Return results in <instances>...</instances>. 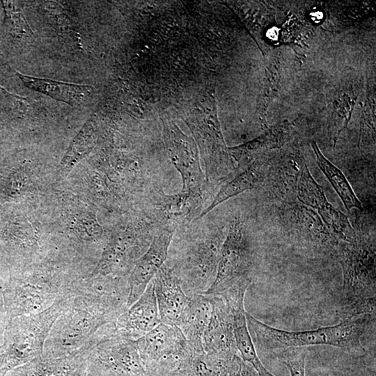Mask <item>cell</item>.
Masks as SVG:
<instances>
[{"mask_svg":"<svg viewBox=\"0 0 376 376\" xmlns=\"http://www.w3.org/2000/svg\"><path fill=\"white\" fill-rule=\"evenodd\" d=\"M214 311V295L195 294L187 301L177 326L196 352H204L202 340Z\"/></svg>","mask_w":376,"mask_h":376,"instance_id":"19","label":"cell"},{"mask_svg":"<svg viewBox=\"0 0 376 376\" xmlns=\"http://www.w3.org/2000/svg\"><path fill=\"white\" fill-rule=\"evenodd\" d=\"M130 215L104 237L100 260L90 275L129 276L150 246L159 230L140 211Z\"/></svg>","mask_w":376,"mask_h":376,"instance_id":"6","label":"cell"},{"mask_svg":"<svg viewBox=\"0 0 376 376\" xmlns=\"http://www.w3.org/2000/svg\"><path fill=\"white\" fill-rule=\"evenodd\" d=\"M152 281L161 322L177 326L187 301L179 277L164 263Z\"/></svg>","mask_w":376,"mask_h":376,"instance_id":"17","label":"cell"},{"mask_svg":"<svg viewBox=\"0 0 376 376\" xmlns=\"http://www.w3.org/2000/svg\"><path fill=\"white\" fill-rule=\"evenodd\" d=\"M227 224L217 223L212 210L176 229L165 263L179 277L187 296L205 293L213 283Z\"/></svg>","mask_w":376,"mask_h":376,"instance_id":"1","label":"cell"},{"mask_svg":"<svg viewBox=\"0 0 376 376\" xmlns=\"http://www.w3.org/2000/svg\"><path fill=\"white\" fill-rule=\"evenodd\" d=\"M175 232L170 229L157 231L147 251L136 260L129 276L130 294L127 308L142 295L148 284L167 260Z\"/></svg>","mask_w":376,"mask_h":376,"instance_id":"14","label":"cell"},{"mask_svg":"<svg viewBox=\"0 0 376 376\" xmlns=\"http://www.w3.org/2000/svg\"><path fill=\"white\" fill-rule=\"evenodd\" d=\"M228 222L215 279L205 294L224 297L252 281L253 256L246 224L240 213Z\"/></svg>","mask_w":376,"mask_h":376,"instance_id":"7","label":"cell"},{"mask_svg":"<svg viewBox=\"0 0 376 376\" xmlns=\"http://www.w3.org/2000/svg\"><path fill=\"white\" fill-rule=\"evenodd\" d=\"M202 345L205 353L225 363L238 354L233 334L231 310L220 296L214 295L213 314L204 332Z\"/></svg>","mask_w":376,"mask_h":376,"instance_id":"15","label":"cell"},{"mask_svg":"<svg viewBox=\"0 0 376 376\" xmlns=\"http://www.w3.org/2000/svg\"><path fill=\"white\" fill-rule=\"evenodd\" d=\"M0 313H4L3 300V285L0 283Z\"/></svg>","mask_w":376,"mask_h":376,"instance_id":"34","label":"cell"},{"mask_svg":"<svg viewBox=\"0 0 376 376\" xmlns=\"http://www.w3.org/2000/svg\"><path fill=\"white\" fill-rule=\"evenodd\" d=\"M343 276V297L348 304L375 296V243L361 237L338 246Z\"/></svg>","mask_w":376,"mask_h":376,"instance_id":"9","label":"cell"},{"mask_svg":"<svg viewBox=\"0 0 376 376\" xmlns=\"http://www.w3.org/2000/svg\"><path fill=\"white\" fill-rule=\"evenodd\" d=\"M279 361L288 369L290 376H305V347H292L274 352Z\"/></svg>","mask_w":376,"mask_h":376,"instance_id":"29","label":"cell"},{"mask_svg":"<svg viewBox=\"0 0 376 376\" xmlns=\"http://www.w3.org/2000/svg\"><path fill=\"white\" fill-rule=\"evenodd\" d=\"M84 376H111L101 369L87 363V368Z\"/></svg>","mask_w":376,"mask_h":376,"instance_id":"32","label":"cell"},{"mask_svg":"<svg viewBox=\"0 0 376 376\" xmlns=\"http://www.w3.org/2000/svg\"><path fill=\"white\" fill-rule=\"evenodd\" d=\"M144 376H153V375H148V374H146V375Z\"/></svg>","mask_w":376,"mask_h":376,"instance_id":"35","label":"cell"},{"mask_svg":"<svg viewBox=\"0 0 376 376\" xmlns=\"http://www.w3.org/2000/svg\"><path fill=\"white\" fill-rule=\"evenodd\" d=\"M6 323L7 320L6 318L5 314L3 313H0V345H1L3 343V333Z\"/></svg>","mask_w":376,"mask_h":376,"instance_id":"33","label":"cell"},{"mask_svg":"<svg viewBox=\"0 0 376 376\" xmlns=\"http://www.w3.org/2000/svg\"><path fill=\"white\" fill-rule=\"evenodd\" d=\"M280 54L276 52L269 61L264 79L263 94L259 103V119L263 127L267 128L266 113L273 98L279 92L281 79Z\"/></svg>","mask_w":376,"mask_h":376,"instance_id":"28","label":"cell"},{"mask_svg":"<svg viewBox=\"0 0 376 376\" xmlns=\"http://www.w3.org/2000/svg\"><path fill=\"white\" fill-rule=\"evenodd\" d=\"M88 349L79 354L63 357H36L17 367L5 376H84L88 363Z\"/></svg>","mask_w":376,"mask_h":376,"instance_id":"20","label":"cell"},{"mask_svg":"<svg viewBox=\"0 0 376 376\" xmlns=\"http://www.w3.org/2000/svg\"><path fill=\"white\" fill-rule=\"evenodd\" d=\"M228 376H260L258 372L237 354L226 363Z\"/></svg>","mask_w":376,"mask_h":376,"instance_id":"31","label":"cell"},{"mask_svg":"<svg viewBox=\"0 0 376 376\" xmlns=\"http://www.w3.org/2000/svg\"><path fill=\"white\" fill-rule=\"evenodd\" d=\"M375 314V296L356 300L344 306L340 311L343 320Z\"/></svg>","mask_w":376,"mask_h":376,"instance_id":"30","label":"cell"},{"mask_svg":"<svg viewBox=\"0 0 376 376\" xmlns=\"http://www.w3.org/2000/svg\"><path fill=\"white\" fill-rule=\"evenodd\" d=\"M246 291H239L224 298L230 308L236 347L240 357L260 376H275L263 364L251 338L246 320L244 299Z\"/></svg>","mask_w":376,"mask_h":376,"instance_id":"21","label":"cell"},{"mask_svg":"<svg viewBox=\"0 0 376 376\" xmlns=\"http://www.w3.org/2000/svg\"><path fill=\"white\" fill-rule=\"evenodd\" d=\"M295 134L294 123H283L267 127L254 139L228 148V153L236 164L237 173L265 152L279 148L289 142Z\"/></svg>","mask_w":376,"mask_h":376,"instance_id":"18","label":"cell"},{"mask_svg":"<svg viewBox=\"0 0 376 376\" xmlns=\"http://www.w3.org/2000/svg\"><path fill=\"white\" fill-rule=\"evenodd\" d=\"M80 279L73 272L43 264L11 275L3 283L7 322L17 316L38 313L67 295Z\"/></svg>","mask_w":376,"mask_h":376,"instance_id":"4","label":"cell"},{"mask_svg":"<svg viewBox=\"0 0 376 376\" xmlns=\"http://www.w3.org/2000/svg\"><path fill=\"white\" fill-rule=\"evenodd\" d=\"M171 376H228L226 363L205 352L195 351Z\"/></svg>","mask_w":376,"mask_h":376,"instance_id":"26","label":"cell"},{"mask_svg":"<svg viewBox=\"0 0 376 376\" xmlns=\"http://www.w3.org/2000/svg\"><path fill=\"white\" fill-rule=\"evenodd\" d=\"M163 136L168 157L182 178L181 191L211 198L217 187L207 181L193 140L168 121L164 125Z\"/></svg>","mask_w":376,"mask_h":376,"instance_id":"10","label":"cell"},{"mask_svg":"<svg viewBox=\"0 0 376 376\" xmlns=\"http://www.w3.org/2000/svg\"><path fill=\"white\" fill-rule=\"evenodd\" d=\"M245 315L256 351L276 352L309 345H331L356 356L366 353L361 339L373 316L365 315L345 319L338 324L316 329L288 331L269 326L247 312Z\"/></svg>","mask_w":376,"mask_h":376,"instance_id":"3","label":"cell"},{"mask_svg":"<svg viewBox=\"0 0 376 376\" xmlns=\"http://www.w3.org/2000/svg\"><path fill=\"white\" fill-rule=\"evenodd\" d=\"M95 134L92 121H88L72 141L66 156L60 165L58 173L68 174L74 164L82 158L95 145Z\"/></svg>","mask_w":376,"mask_h":376,"instance_id":"27","label":"cell"},{"mask_svg":"<svg viewBox=\"0 0 376 376\" xmlns=\"http://www.w3.org/2000/svg\"><path fill=\"white\" fill-rule=\"evenodd\" d=\"M311 146L318 167L331 184L345 208L348 211L352 208L362 210L361 203L343 172L323 155L315 141L311 142Z\"/></svg>","mask_w":376,"mask_h":376,"instance_id":"25","label":"cell"},{"mask_svg":"<svg viewBox=\"0 0 376 376\" xmlns=\"http://www.w3.org/2000/svg\"><path fill=\"white\" fill-rule=\"evenodd\" d=\"M357 99L356 89L352 83L336 91L328 123V133L334 148L351 118Z\"/></svg>","mask_w":376,"mask_h":376,"instance_id":"24","label":"cell"},{"mask_svg":"<svg viewBox=\"0 0 376 376\" xmlns=\"http://www.w3.org/2000/svg\"><path fill=\"white\" fill-rule=\"evenodd\" d=\"M88 363L111 376H144L136 340L116 332V328L88 349Z\"/></svg>","mask_w":376,"mask_h":376,"instance_id":"12","label":"cell"},{"mask_svg":"<svg viewBox=\"0 0 376 376\" xmlns=\"http://www.w3.org/2000/svg\"><path fill=\"white\" fill-rule=\"evenodd\" d=\"M269 168V161L263 155L253 160L233 178L221 186L210 204L204 208L198 217L210 212L229 198L256 187L266 178Z\"/></svg>","mask_w":376,"mask_h":376,"instance_id":"22","label":"cell"},{"mask_svg":"<svg viewBox=\"0 0 376 376\" xmlns=\"http://www.w3.org/2000/svg\"><path fill=\"white\" fill-rule=\"evenodd\" d=\"M1 347L0 345V355H1Z\"/></svg>","mask_w":376,"mask_h":376,"instance_id":"36","label":"cell"},{"mask_svg":"<svg viewBox=\"0 0 376 376\" xmlns=\"http://www.w3.org/2000/svg\"><path fill=\"white\" fill-rule=\"evenodd\" d=\"M24 84L31 90L42 93L72 107L81 108L86 104L93 93L91 86L30 77L17 72Z\"/></svg>","mask_w":376,"mask_h":376,"instance_id":"23","label":"cell"},{"mask_svg":"<svg viewBox=\"0 0 376 376\" xmlns=\"http://www.w3.org/2000/svg\"><path fill=\"white\" fill-rule=\"evenodd\" d=\"M297 197L306 205L315 210L329 230L343 242H354L358 237L348 218L330 204L323 188L312 177L305 162L297 181Z\"/></svg>","mask_w":376,"mask_h":376,"instance_id":"13","label":"cell"},{"mask_svg":"<svg viewBox=\"0 0 376 376\" xmlns=\"http://www.w3.org/2000/svg\"><path fill=\"white\" fill-rule=\"evenodd\" d=\"M161 322L152 279L142 295L118 318V334L136 340Z\"/></svg>","mask_w":376,"mask_h":376,"instance_id":"16","label":"cell"},{"mask_svg":"<svg viewBox=\"0 0 376 376\" xmlns=\"http://www.w3.org/2000/svg\"><path fill=\"white\" fill-rule=\"evenodd\" d=\"M136 344L146 373L153 376H171L195 351L178 326L162 322Z\"/></svg>","mask_w":376,"mask_h":376,"instance_id":"8","label":"cell"},{"mask_svg":"<svg viewBox=\"0 0 376 376\" xmlns=\"http://www.w3.org/2000/svg\"><path fill=\"white\" fill-rule=\"evenodd\" d=\"M69 301V295L35 314L17 316L6 324L1 345L0 376L42 356L45 342Z\"/></svg>","mask_w":376,"mask_h":376,"instance_id":"5","label":"cell"},{"mask_svg":"<svg viewBox=\"0 0 376 376\" xmlns=\"http://www.w3.org/2000/svg\"><path fill=\"white\" fill-rule=\"evenodd\" d=\"M69 301L54 323L45 342L42 357L79 354L97 343L125 311L86 293L70 292Z\"/></svg>","mask_w":376,"mask_h":376,"instance_id":"2","label":"cell"},{"mask_svg":"<svg viewBox=\"0 0 376 376\" xmlns=\"http://www.w3.org/2000/svg\"><path fill=\"white\" fill-rule=\"evenodd\" d=\"M207 196L191 192L180 191L169 194L161 190L139 210L159 230L177 228L199 217L204 210Z\"/></svg>","mask_w":376,"mask_h":376,"instance_id":"11","label":"cell"}]
</instances>
